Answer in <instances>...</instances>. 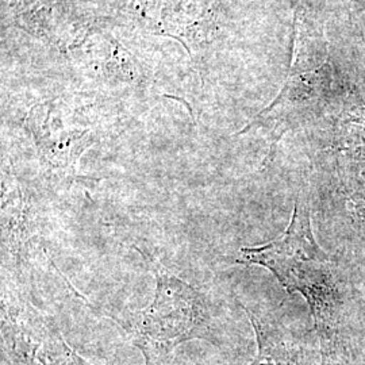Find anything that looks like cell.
I'll return each mask as SVG.
<instances>
[{"instance_id":"6da1fadb","label":"cell","mask_w":365,"mask_h":365,"mask_svg":"<svg viewBox=\"0 0 365 365\" xmlns=\"http://www.w3.org/2000/svg\"><path fill=\"white\" fill-rule=\"evenodd\" d=\"M235 262L271 271L288 294L298 292L310 307L325 361L344 351L345 287L334 262L317 244L310 211L298 197L287 230L260 247L241 248Z\"/></svg>"},{"instance_id":"7a4b0ae2","label":"cell","mask_w":365,"mask_h":365,"mask_svg":"<svg viewBox=\"0 0 365 365\" xmlns=\"http://www.w3.org/2000/svg\"><path fill=\"white\" fill-rule=\"evenodd\" d=\"M156 276L153 300L143 310L106 313L117 322L145 361L167 360L182 344L212 339V312L207 297L182 277L167 271L158 261L137 248Z\"/></svg>"},{"instance_id":"3957f363","label":"cell","mask_w":365,"mask_h":365,"mask_svg":"<svg viewBox=\"0 0 365 365\" xmlns=\"http://www.w3.org/2000/svg\"><path fill=\"white\" fill-rule=\"evenodd\" d=\"M295 1V49L291 78L272 105L282 117L302 125L331 113L341 92L317 22L314 0Z\"/></svg>"},{"instance_id":"277c9868","label":"cell","mask_w":365,"mask_h":365,"mask_svg":"<svg viewBox=\"0 0 365 365\" xmlns=\"http://www.w3.org/2000/svg\"><path fill=\"white\" fill-rule=\"evenodd\" d=\"M1 365H93L68 345L52 317L22 300L1 306Z\"/></svg>"},{"instance_id":"5b68a950","label":"cell","mask_w":365,"mask_h":365,"mask_svg":"<svg viewBox=\"0 0 365 365\" xmlns=\"http://www.w3.org/2000/svg\"><path fill=\"white\" fill-rule=\"evenodd\" d=\"M27 128L46 175L57 180H72L76 176L78 158L92 145L90 130L64 129L53 123L49 103L31 108Z\"/></svg>"},{"instance_id":"8992f818","label":"cell","mask_w":365,"mask_h":365,"mask_svg":"<svg viewBox=\"0 0 365 365\" xmlns=\"http://www.w3.org/2000/svg\"><path fill=\"white\" fill-rule=\"evenodd\" d=\"M252 327L257 341V354L249 365H312L303 346L280 325L265 321L247 307Z\"/></svg>"},{"instance_id":"52a82bcc","label":"cell","mask_w":365,"mask_h":365,"mask_svg":"<svg viewBox=\"0 0 365 365\" xmlns=\"http://www.w3.org/2000/svg\"><path fill=\"white\" fill-rule=\"evenodd\" d=\"M145 365H190L187 364V363H182V361H179L178 359H176V356H173V357H170V359H167V360H158V361H145Z\"/></svg>"}]
</instances>
